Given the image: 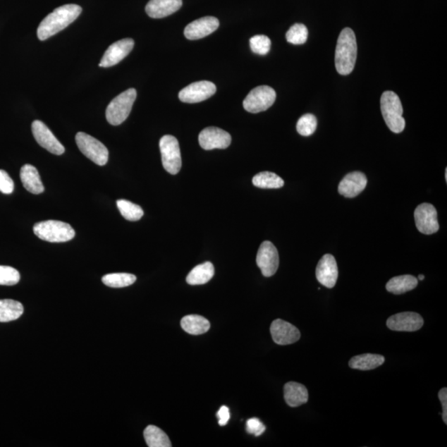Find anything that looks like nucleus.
I'll use <instances>...</instances> for the list:
<instances>
[{
	"label": "nucleus",
	"mask_w": 447,
	"mask_h": 447,
	"mask_svg": "<svg viewBox=\"0 0 447 447\" xmlns=\"http://www.w3.org/2000/svg\"><path fill=\"white\" fill-rule=\"evenodd\" d=\"M82 8L78 4H66L54 9V12L42 20L37 28V37L41 41L47 40L68 27L80 16Z\"/></svg>",
	"instance_id": "f257e3e1"
},
{
	"label": "nucleus",
	"mask_w": 447,
	"mask_h": 447,
	"mask_svg": "<svg viewBox=\"0 0 447 447\" xmlns=\"http://www.w3.org/2000/svg\"><path fill=\"white\" fill-rule=\"evenodd\" d=\"M357 59V42L353 30L346 27L341 31L336 49V68L342 75L353 71Z\"/></svg>",
	"instance_id": "f03ea898"
},
{
	"label": "nucleus",
	"mask_w": 447,
	"mask_h": 447,
	"mask_svg": "<svg viewBox=\"0 0 447 447\" xmlns=\"http://www.w3.org/2000/svg\"><path fill=\"white\" fill-rule=\"evenodd\" d=\"M380 104L384 120L389 130L400 134L405 128L406 123L403 117V109L398 94L390 90L384 92Z\"/></svg>",
	"instance_id": "7ed1b4c3"
},
{
	"label": "nucleus",
	"mask_w": 447,
	"mask_h": 447,
	"mask_svg": "<svg viewBox=\"0 0 447 447\" xmlns=\"http://www.w3.org/2000/svg\"><path fill=\"white\" fill-rule=\"evenodd\" d=\"M33 232L40 240L50 243H64L73 239L75 233L69 223L59 221H47L35 223Z\"/></svg>",
	"instance_id": "20e7f679"
},
{
	"label": "nucleus",
	"mask_w": 447,
	"mask_h": 447,
	"mask_svg": "<svg viewBox=\"0 0 447 447\" xmlns=\"http://www.w3.org/2000/svg\"><path fill=\"white\" fill-rule=\"evenodd\" d=\"M137 97V92L134 88L128 89L118 94L109 104L106 116L107 121L112 125H120L127 120L131 112L133 104Z\"/></svg>",
	"instance_id": "39448f33"
},
{
	"label": "nucleus",
	"mask_w": 447,
	"mask_h": 447,
	"mask_svg": "<svg viewBox=\"0 0 447 447\" xmlns=\"http://www.w3.org/2000/svg\"><path fill=\"white\" fill-rule=\"evenodd\" d=\"M75 142L82 153L93 163L104 166L109 159V151L102 142L85 133L79 132L75 135Z\"/></svg>",
	"instance_id": "423d86ee"
},
{
	"label": "nucleus",
	"mask_w": 447,
	"mask_h": 447,
	"mask_svg": "<svg viewBox=\"0 0 447 447\" xmlns=\"http://www.w3.org/2000/svg\"><path fill=\"white\" fill-rule=\"evenodd\" d=\"M159 147L164 169L170 174H178L182 168V156L178 140L172 135H165L160 140Z\"/></svg>",
	"instance_id": "0eeeda50"
},
{
	"label": "nucleus",
	"mask_w": 447,
	"mask_h": 447,
	"mask_svg": "<svg viewBox=\"0 0 447 447\" xmlns=\"http://www.w3.org/2000/svg\"><path fill=\"white\" fill-rule=\"evenodd\" d=\"M276 99L275 90L268 85H260L251 90L243 102L246 111L257 114L267 111Z\"/></svg>",
	"instance_id": "6e6552de"
},
{
	"label": "nucleus",
	"mask_w": 447,
	"mask_h": 447,
	"mask_svg": "<svg viewBox=\"0 0 447 447\" xmlns=\"http://www.w3.org/2000/svg\"><path fill=\"white\" fill-rule=\"evenodd\" d=\"M256 263L264 277H272L279 266L278 252L270 241L261 244L256 257Z\"/></svg>",
	"instance_id": "1a4fd4ad"
},
{
	"label": "nucleus",
	"mask_w": 447,
	"mask_h": 447,
	"mask_svg": "<svg viewBox=\"0 0 447 447\" xmlns=\"http://www.w3.org/2000/svg\"><path fill=\"white\" fill-rule=\"evenodd\" d=\"M415 219L417 229L424 235L435 234L439 231L437 212L429 203H422L416 208Z\"/></svg>",
	"instance_id": "9d476101"
},
{
	"label": "nucleus",
	"mask_w": 447,
	"mask_h": 447,
	"mask_svg": "<svg viewBox=\"0 0 447 447\" xmlns=\"http://www.w3.org/2000/svg\"><path fill=\"white\" fill-rule=\"evenodd\" d=\"M216 92L215 84L207 80H202V82L192 83L180 90L179 99L184 103H199L211 98Z\"/></svg>",
	"instance_id": "9b49d317"
},
{
	"label": "nucleus",
	"mask_w": 447,
	"mask_h": 447,
	"mask_svg": "<svg viewBox=\"0 0 447 447\" xmlns=\"http://www.w3.org/2000/svg\"><path fill=\"white\" fill-rule=\"evenodd\" d=\"M32 132L35 139L44 149L55 155H61L65 153V147L44 122L40 121H33L32 123Z\"/></svg>",
	"instance_id": "f8f14e48"
},
{
	"label": "nucleus",
	"mask_w": 447,
	"mask_h": 447,
	"mask_svg": "<svg viewBox=\"0 0 447 447\" xmlns=\"http://www.w3.org/2000/svg\"><path fill=\"white\" fill-rule=\"evenodd\" d=\"M199 144L204 150L225 149L231 144V136L221 128L208 127L200 133Z\"/></svg>",
	"instance_id": "ddd939ff"
},
{
	"label": "nucleus",
	"mask_w": 447,
	"mask_h": 447,
	"mask_svg": "<svg viewBox=\"0 0 447 447\" xmlns=\"http://www.w3.org/2000/svg\"><path fill=\"white\" fill-rule=\"evenodd\" d=\"M424 321L420 314L406 312L396 314L387 320V326L394 331L413 332L420 330Z\"/></svg>",
	"instance_id": "4468645a"
},
{
	"label": "nucleus",
	"mask_w": 447,
	"mask_h": 447,
	"mask_svg": "<svg viewBox=\"0 0 447 447\" xmlns=\"http://www.w3.org/2000/svg\"><path fill=\"white\" fill-rule=\"evenodd\" d=\"M134 47L135 41L132 39H125L116 42L115 44L109 46L106 51L104 52L99 66L106 68L120 63L130 54Z\"/></svg>",
	"instance_id": "2eb2a0df"
},
{
	"label": "nucleus",
	"mask_w": 447,
	"mask_h": 447,
	"mask_svg": "<svg viewBox=\"0 0 447 447\" xmlns=\"http://www.w3.org/2000/svg\"><path fill=\"white\" fill-rule=\"evenodd\" d=\"M270 332L275 343L279 345L296 343L301 337V333L296 326L281 319L273 322L270 326Z\"/></svg>",
	"instance_id": "dca6fc26"
},
{
	"label": "nucleus",
	"mask_w": 447,
	"mask_h": 447,
	"mask_svg": "<svg viewBox=\"0 0 447 447\" xmlns=\"http://www.w3.org/2000/svg\"><path fill=\"white\" fill-rule=\"evenodd\" d=\"M338 267L335 257L325 255L317 266L316 276L317 281L327 288H332L338 278Z\"/></svg>",
	"instance_id": "f3484780"
},
{
	"label": "nucleus",
	"mask_w": 447,
	"mask_h": 447,
	"mask_svg": "<svg viewBox=\"0 0 447 447\" xmlns=\"http://www.w3.org/2000/svg\"><path fill=\"white\" fill-rule=\"evenodd\" d=\"M220 22L215 17L207 16L195 20L185 27L184 35L189 40H198L217 30Z\"/></svg>",
	"instance_id": "a211bd4d"
},
{
	"label": "nucleus",
	"mask_w": 447,
	"mask_h": 447,
	"mask_svg": "<svg viewBox=\"0 0 447 447\" xmlns=\"http://www.w3.org/2000/svg\"><path fill=\"white\" fill-rule=\"evenodd\" d=\"M367 178L363 173L353 172L347 174L339 184L338 192L347 198L357 197L367 185Z\"/></svg>",
	"instance_id": "6ab92c4d"
},
{
	"label": "nucleus",
	"mask_w": 447,
	"mask_h": 447,
	"mask_svg": "<svg viewBox=\"0 0 447 447\" xmlns=\"http://www.w3.org/2000/svg\"><path fill=\"white\" fill-rule=\"evenodd\" d=\"M183 0H150L145 11L150 18H163L179 11Z\"/></svg>",
	"instance_id": "aec40b11"
},
{
	"label": "nucleus",
	"mask_w": 447,
	"mask_h": 447,
	"mask_svg": "<svg viewBox=\"0 0 447 447\" xmlns=\"http://www.w3.org/2000/svg\"><path fill=\"white\" fill-rule=\"evenodd\" d=\"M20 178L23 187L27 192L39 195L44 192V184L42 183L39 171L35 166L26 164L20 171Z\"/></svg>",
	"instance_id": "412c9836"
},
{
	"label": "nucleus",
	"mask_w": 447,
	"mask_h": 447,
	"mask_svg": "<svg viewBox=\"0 0 447 447\" xmlns=\"http://www.w3.org/2000/svg\"><path fill=\"white\" fill-rule=\"evenodd\" d=\"M308 391L303 384L289 382L284 386V399L288 406L297 408L308 401Z\"/></svg>",
	"instance_id": "4be33fe9"
},
{
	"label": "nucleus",
	"mask_w": 447,
	"mask_h": 447,
	"mask_svg": "<svg viewBox=\"0 0 447 447\" xmlns=\"http://www.w3.org/2000/svg\"><path fill=\"white\" fill-rule=\"evenodd\" d=\"M180 326L188 334L198 336L210 330L211 323L202 316L189 315L183 318Z\"/></svg>",
	"instance_id": "5701e85b"
},
{
	"label": "nucleus",
	"mask_w": 447,
	"mask_h": 447,
	"mask_svg": "<svg viewBox=\"0 0 447 447\" xmlns=\"http://www.w3.org/2000/svg\"><path fill=\"white\" fill-rule=\"evenodd\" d=\"M417 278L412 275L397 276L389 280L386 284L387 291L393 294L406 293L417 288Z\"/></svg>",
	"instance_id": "b1692460"
},
{
	"label": "nucleus",
	"mask_w": 447,
	"mask_h": 447,
	"mask_svg": "<svg viewBox=\"0 0 447 447\" xmlns=\"http://www.w3.org/2000/svg\"><path fill=\"white\" fill-rule=\"evenodd\" d=\"M385 362L383 355L364 354L354 356L349 362L350 367L359 370H371L381 366Z\"/></svg>",
	"instance_id": "393cba45"
},
{
	"label": "nucleus",
	"mask_w": 447,
	"mask_h": 447,
	"mask_svg": "<svg viewBox=\"0 0 447 447\" xmlns=\"http://www.w3.org/2000/svg\"><path fill=\"white\" fill-rule=\"evenodd\" d=\"M215 274V268L210 262L197 265L187 277V283L190 285L206 284L213 278Z\"/></svg>",
	"instance_id": "a878e982"
},
{
	"label": "nucleus",
	"mask_w": 447,
	"mask_h": 447,
	"mask_svg": "<svg viewBox=\"0 0 447 447\" xmlns=\"http://www.w3.org/2000/svg\"><path fill=\"white\" fill-rule=\"evenodd\" d=\"M23 313V306L20 302L11 299L0 300V322L16 321Z\"/></svg>",
	"instance_id": "bb28decb"
},
{
	"label": "nucleus",
	"mask_w": 447,
	"mask_h": 447,
	"mask_svg": "<svg viewBox=\"0 0 447 447\" xmlns=\"http://www.w3.org/2000/svg\"><path fill=\"white\" fill-rule=\"evenodd\" d=\"M146 443L149 447H171L172 443L168 435L160 428L154 425L147 426L144 431Z\"/></svg>",
	"instance_id": "cd10ccee"
},
{
	"label": "nucleus",
	"mask_w": 447,
	"mask_h": 447,
	"mask_svg": "<svg viewBox=\"0 0 447 447\" xmlns=\"http://www.w3.org/2000/svg\"><path fill=\"white\" fill-rule=\"evenodd\" d=\"M254 185L264 189H278L284 185V180L277 174L270 172H262L255 176Z\"/></svg>",
	"instance_id": "c85d7f7f"
},
{
	"label": "nucleus",
	"mask_w": 447,
	"mask_h": 447,
	"mask_svg": "<svg viewBox=\"0 0 447 447\" xmlns=\"http://www.w3.org/2000/svg\"><path fill=\"white\" fill-rule=\"evenodd\" d=\"M136 276L130 274L120 273L104 275L102 282L109 288H121L130 286L136 282Z\"/></svg>",
	"instance_id": "c756f323"
},
{
	"label": "nucleus",
	"mask_w": 447,
	"mask_h": 447,
	"mask_svg": "<svg viewBox=\"0 0 447 447\" xmlns=\"http://www.w3.org/2000/svg\"><path fill=\"white\" fill-rule=\"evenodd\" d=\"M117 207L122 216L127 221H137L144 216V211L137 204L127 201V200H118Z\"/></svg>",
	"instance_id": "7c9ffc66"
},
{
	"label": "nucleus",
	"mask_w": 447,
	"mask_h": 447,
	"mask_svg": "<svg viewBox=\"0 0 447 447\" xmlns=\"http://www.w3.org/2000/svg\"><path fill=\"white\" fill-rule=\"evenodd\" d=\"M307 27L302 23H296L289 28L286 33V39L289 44L301 45L305 44L307 40Z\"/></svg>",
	"instance_id": "2f4dec72"
},
{
	"label": "nucleus",
	"mask_w": 447,
	"mask_h": 447,
	"mask_svg": "<svg viewBox=\"0 0 447 447\" xmlns=\"http://www.w3.org/2000/svg\"><path fill=\"white\" fill-rule=\"evenodd\" d=\"M317 120L312 114H306L299 118L297 123V130L302 136H311L316 131Z\"/></svg>",
	"instance_id": "473e14b6"
},
{
	"label": "nucleus",
	"mask_w": 447,
	"mask_h": 447,
	"mask_svg": "<svg viewBox=\"0 0 447 447\" xmlns=\"http://www.w3.org/2000/svg\"><path fill=\"white\" fill-rule=\"evenodd\" d=\"M250 49L255 54L265 56L271 49V40L265 35H256L250 40Z\"/></svg>",
	"instance_id": "72a5a7b5"
},
{
	"label": "nucleus",
	"mask_w": 447,
	"mask_h": 447,
	"mask_svg": "<svg viewBox=\"0 0 447 447\" xmlns=\"http://www.w3.org/2000/svg\"><path fill=\"white\" fill-rule=\"evenodd\" d=\"M20 274L9 266L0 265V285L13 286L20 282Z\"/></svg>",
	"instance_id": "f704fd0d"
},
{
	"label": "nucleus",
	"mask_w": 447,
	"mask_h": 447,
	"mask_svg": "<svg viewBox=\"0 0 447 447\" xmlns=\"http://www.w3.org/2000/svg\"><path fill=\"white\" fill-rule=\"evenodd\" d=\"M266 427L264 423L261 422L259 418H250L246 423V431L250 434L259 436L264 434Z\"/></svg>",
	"instance_id": "c9c22d12"
},
{
	"label": "nucleus",
	"mask_w": 447,
	"mask_h": 447,
	"mask_svg": "<svg viewBox=\"0 0 447 447\" xmlns=\"http://www.w3.org/2000/svg\"><path fill=\"white\" fill-rule=\"evenodd\" d=\"M13 180L6 171L0 170V192L4 194H11L13 192Z\"/></svg>",
	"instance_id": "e433bc0d"
},
{
	"label": "nucleus",
	"mask_w": 447,
	"mask_h": 447,
	"mask_svg": "<svg viewBox=\"0 0 447 447\" xmlns=\"http://www.w3.org/2000/svg\"><path fill=\"white\" fill-rule=\"evenodd\" d=\"M220 426H226L231 418L230 409L226 406H222L216 413Z\"/></svg>",
	"instance_id": "4c0bfd02"
},
{
	"label": "nucleus",
	"mask_w": 447,
	"mask_h": 447,
	"mask_svg": "<svg viewBox=\"0 0 447 447\" xmlns=\"http://www.w3.org/2000/svg\"><path fill=\"white\" fill-rule=\"evenodd\" d=\"M439 397L442 405V420L447 423V388H443L440 390Z\"/></svg>",
	"instance_id": "58836bf2"
},
{
	"label": "nucleus",
	"mask_w": 447,
	"mask_h": 447,
	"mask_svg": "<svg viewBox=\"0 0 447 447\" xmlns=\"http://www.w3.org/2000/svg\"><path fill=\"white\" fill-rule=\"evenodd\" d=\"M424 278H425L424 275H422L421 274V275L418 276V279L421 280V281H422V280L424 279Z\"/></svg>",
	"instance_id": "ea45409f"
},
{
	"label": "nucleus",
	"mask_w": 447,
	"mask_h": 447,
	"mask_svg": "<svg viewBox=\"0 0 447 447\" xmlns=\"http://www.w3.org/2000/svg\"><path fill=\"white\" fill-rule=\"evenodd\" d=\"M445 177H446V180H447V169H446Z\"/></svg>",
	"instance_id": "a19ab883"
}]
</instances>
